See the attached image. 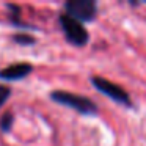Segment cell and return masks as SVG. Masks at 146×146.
I'll return each instance as SVG.
<instances>
[{
    "label": "cell",
    "mask_w": 146,
    "mask_h": 146,
    "mask_svg": "<svg viewBox=\"0 0 146 146\" xmlns=\"http://www.w3.org/2000/svg\"><path fill=\"white\" fill-rule=\"evenodd\" d=\"M11 96V88L7 85H0V108L7 104L8 98Z\"/></svg>",
    "instance_id": "cell-9"
},
{
    "label": "cell",
    "mask_w": 146,
    "mask_h": 146,
    "mask_svg": "<svg viewBox=\"0 0 146 146\" xmlns=\"http://www.w3.org/2000/svg\"><path fill=\"white\" fill-rule=\"evenodd\" d=\"M50 101H54L55 104L64 105L68 108L79 111L80 115H86V116H94L98 115L99 108L98 104L88 99L86 96L82 94H76V93H69V91H63V90H55L49 94Z\"/></svg>",
    "instance_id": "cell-1"
},
{
    "label": "cell",
    "mask_w": 146,
    "mask_h": 146,
    "mask_svg": "<svg viewBox=\"0 0 146 146\" xmlns=\"http://www.w3.org/2000/svg\"><path fill=\"white\" fill-rule=\"evenodd\" d=\"M33 72V64L29 61H19V63L8 64L7 68L0 69V80L7 82H17V80L25 79L27 76Z\"/></svg>",
    "instance_id": "cell-5"
},
{
    "label": "cell",
    "mask_w": 146,
    "mask_h": 146,
    "mask_svg": "<svg viewBox=\"0 0 146 146\" xmlns=\"http://www.w3.org/2000/svg\"><path fill=\"white\" fill-rule=\"evenodd\" d=\"M13 41L16 42V44L19 46H33L36 44V38L32 35H29V33H16V35H13Z\"/></svg>",
    "instance_id": "cell-7"
},
{
    "label": "cell",
    "mask_w": 146,
    "mask_h": 146,
    "mask_svg": "<svg viewBox=\"0 0 146 146\" xmlns=\"http://www.w3.org/2000/svg\"><path fill=\"white\" fill-rule=\"evenodd\" d=\"M90 82H91V85L94 86L99 93H102L104 96H107L108 99H111V101L116 102V104L123 105V107H127V108H130L133 105L130 94L123 88V86L118 85V83H113L111 80L105 79V77H102V76H93L91 79H90Z\"/></svg>",
    "instance_id": "cell-3"
},
{
    "label": "cell",
    "mask_w": 146,
    "mask_h": 146,
    "mask_svg": "<svg viewBox=\"0 0 146 146\" xmlns=\"http://www.w3.org/2000/svg\"><path fill=\"white\" fill-rule=\"evenodd\" d=\"M13 123H14V115L10 113V111L3 113L0 116V130L3 133H8L11 130V127H13Z\"/></svg>",
    "instance_id": "cell-8"
},
{
    "label": "cell",
    "mask_w": 146,
    "mask_h": 146,
    "mask_svg": "<svg viewBox=\"0 0 146 146\" xmlns=\"http://www.w3.org/2000/svg\"><path fill=\"white\" fill-rule=\"evenodd\" d=\"M98 2L94 0H68L64 3V14L79 21L93 22L98 17Z\"/></svg>",
    "instance_id": "cell-4"
},
{
    "label": "cell",
    "mask_w": 146,
    "mask_h": 146,
    "mask_svg": "<svg viewBox=\"0 0 146 146\" xmlns=\"http://www.w3.org/2000/svg\"><path fill=\"white\" fill-rule=\"evenodd\" d=\"M58 24H60V29L63 32L64 38L69 44L76 46V47H85L90 41V33L85 29L82 22L69 17L68 14L61 13L58 16Z\"/></svg>",
    "instance_id": "cell-2"
},
{
    "label": "cell",
    "mask_w": 146,
    "mask_h": 146,
    "mask_svg": "<svg viewBox=\"0 0 146 146\" xmlns=\"http://www.w3.org/2000/svg\"><path fill=\"white\" fill-rule=\"evenodd\" d=\"M7 10H8V16H10V22L14 27H21V29H30V25L22 22L21 19V8L17 5L13 3H7Z\"/></svg>",
    "instance_id": "cell-6"
}]
</instances>
